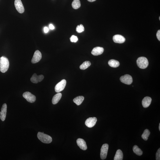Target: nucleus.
Listing matches in <instances>:
<instances>
[{
    "label": "nucleus",
    "instance_id": "obj_28",
    "mask_svg": "<svg viewBox=\"0 0 160 160\" xmlns=\"http://www.w3.org/2000/svg\"><path fill=\"white\" fill-rule=\"evenodd\" d=\"M157 38L159 41H160V30L158 31L156 34Z\"/></svg>",
    "mask_w": 160,
    "mask_h": 160
},
{
    "label": "nucleus",
    "instance_id": "obj_12",
    "mask_svg": "<svg viewBox=\"0 0 160 160\" xmlns=\"http://www.w3.org/2000/svg\"><path fill=\"white\" fill-rule=\"evenodd\" d=\"M7 109V104L6 103H4L2 107L1 112H0V119L3 121H5L6 117Z\"/></svg>",
    "mask_w": 160,
    "mask_h": 160
},
{
    "label": "nucleus",
    "instance_id": "obj_10",
    "mask_svg": "<svg viewBox=\"0 0 160 160\" xmlns=\"http://www.w3.org/2000/svg\"><path fill=\"white\" fill-rule=\"evenodd\" d=\"M41 58V53L39 51L37 50L34 52L31 62L33 64H35L39 61Z\"/></svg>",
    "mask_w": 160,
    "mask_h": 160
},
{
    "label": "nucleus",
    "instance_id": "obj_25",
    "mask_svg": "<svg viewBox=\"0 0 160 160\" xmlns=\"http://www.w3.org/2000/svg\"><path fill=\"white\" fill-rule=\"evenodd\" d=\"M85 29L83 25L82 24H81L79 25H78L76 29V30L77 32L78 33L82 32L84 31Z\"/></svg>",
    "mask_w": 160,
    "mask_h": 160
},
{
    "label": "nucleus",
    "instance_id": "obj_20",
    "mask_svg": "<svg viewBox=\"0 0 160 160\" xmlns=\"http://www.w3.org/2000/svg\"><path fill=\"white\" fill-rule=\"evenodd\" d=\"M84 99V97L82 96H80L76 97L73 99L74 102L78 106L81 105L83 102Z\"/></svg>",
    "mask_w": 160,
    "mask_h": 160
},
{
    "label": "nucleus",
    "instance_id": "obj_17",
    "mask_svg": "<svg viewBox=\"0 0 160 160\" xmlns=\"http://www.w3.org/2000/svg\"><path fill=\"white\" fill-rule=\"evenodd\" d=\"M62 97L61 93H58L55 95L52 98V103L54 104H56L59 102Z\"/></svg>",
    "mask_w": 160,
    "mask_h": 160
},
{
    "label": "nucleus",
    "instance_id": "obj_18",
    "mask_svg": "<svg viewBox=\"0 0 160 160\" xmlns=\"http://www.w3.org/2000/svg\"><path fill=\"white\" fill-rule=\"evenodd\" d=\"M123 159V154L121 150H117L114 158V160H122Z\"/></svg>",
    "mask_w": 160,
    "mask_h": 160
},
{
    "label": "nucleus",
    "instance_id": "obj_13",
    "mask_svg": "<svg viewBox=\"0 0 160 160\" xmlns=\"http://www.w3.org/2000/svg\"><path fill=\"white\" fill-rule=\"evenodd\" d=\"M113 40L116 43H122L126 41V39L123 36L119 34L115 35L113 37Z\"/></svg>",
    "mask_w": 160,
    "mask_h": 160
},
{
    "label": "nucleus",
    "instance_id": "obj_23",
    "mask_svg": "<svg viewBox=\"0 0 160 160\" xmlns=\"http://www.w3.org/2000/svg\"><path fill=\"white\" fill-rule=\"evenodd\" d=\"M133 150L134 153L138 156H141L143 154V152L137 145H135L134 146Z\"/></svg>",
    "mask_w": 160,
    "mask_h": 160
},
{
    "label": "nucleus",
    "instance_id": "obj_1",
    "mask_svg": "<svg viewBox=\"0 0 160 160\" xmlns=\"http://www.w3.org/2000/svg\"><path fill=\"white\" fill-rule=\"evenodd\" d=\"M9 62L8 59L5 56H2L0 58V71L4 73L8 69Z\"/></svg>",
    "mask_w": 160,
    "mask_h": 160
},
{
    "label": "nucleus",
    "instance_id": "obj_2",
    "mask_svg": "<svg viewBox=\"0 0 160 160\" xmlns=\"http://www.w3.org/2000/svg\"><path fill=\"white\" fill-rule=\"evenodd\" d=\"M38 137L42 143L48 144H50L52 141L51 137L45 134L42 132H39L38 134Z\"/></svg>",
    "mask_w": 160,
    "mask_h": 160
},
{
    "label": "nucleus",
    "instance_id": "obj_11",
    "mask_svg": "<svg viewBox=\"0 0 160 160\" xmlns=\"http://www.w3.org/2000/svg\"><path fill=\"white\" fill-rule=\"evenodd\" d=\"M44 78V76L43 75L38 76L36 73H34L31 78L30 80L31 82L33 83H38L42 81Z\"/></svg>",
    "mask_w": 160,
    "mask_h": 160
},
{
    "label": "nucleus",
    "instance_id": "obj_31",
    "mask_svg": "<svg viewBox=\"0 0 160 160\" xmlns=\"http://www.w3.org/2000/svg\"><path fill=\"white\" fill-rule=\"evenodd\" d=\"M87 1L89 2H92L96 1V0H87Z\"/></svg>",
    "mask_w": 160,
    "mask_h": 160
},
{
    "label": "nucleus",
    "instance_id": "obj_5",
    "mask_svg": "<svg viewBox=\"0 0 160 160\" xmlns=\"http://www.w3.org/2000/svg\"><path fill=\"white\" fill-rule=\"evenodd\" d=\"M109 149L108 144H103L101 147V150L100 157L102 159H104L106 158Z\"/></svg>",
    "mask_w": 160,
    "mask_h": 160
},
{
    "label": "nucleus",
    "instance_id": "obj_22",
    "mask_svg": "<svg viewBox=\"0 0 160 160\" xmlns=\"http://www.w3.org/2000/svg\"><path fill=\"white\" fill-rule=\"evenodd\" d=\"M91 65L90 62L86 61L83 63L80 66V68L81 70H85L89 67Z\"/></svg>",
    "mask_w": 160,
    "mask_h": 160
},
{
    "label": "nucleus",
    "instance_id": "obj_14",
    "mask_svg": "<svg viewBox=\"0 0 160 160\" xmlns=\"http://www.w3.org/2000/svg\"><path fill=\"white\" fill-rule=\"evenodd\" d=\"M77 143L78 146L81 149L85 150L87 149L86 144L84 140L82 138H79L77 140Z\"/></svg>",
    "mask_w": 160,
    "mask_h": 160
},
{
    "label": "nucleus",
    "instance_id": "obj_15",
    "mask_svg": "<svg viewBox=\"0 0 160 160\" xmlns=\"http://www.w3.org/2000/svg\"><path fill=\"white\" fill-rule=\"evenodd\" d=\"M104 49L101 47H97L93 49L91 54L94 56H97L102 54L104 51Z\"/></svg>",
    "mask_w": 160,
    "mask_h": 160
},
{
    "label": "nucleus",
    "instance_id": "obj_32",
    "mask_svg": "<svg viewBox=\"0 0 160 160\" xmlns=\"http://www.w3.org/2000/svg\"><path fill=\"white\" fill-rule=\"evenodd\" d=\"M159 131H160V123L159 124Z\"/></svg>",
    "mask_w": 160,
    "mask_h": 160
},
{
    "label": "nucleus",
    "instance_id": "obj_7",
    "mask_svg": "<svg viewBox=\"0 0 160 160\" xmlns=\"http://www.w3.org/2000/svg\"><path fill=\"white\" fill-rule=\"evenodd\" d=\"M120 79L122 83L128 85H130L133 81L132 77L129 75L122 76L120 77Z\"/></svg>",
    "mask_w": 160,
    "mask_h": 160
},
{
    "label": "nucleus",
    "instance_id": "obj_30",
    "mask_svg": "<svg viewBox=\"0 0 160 160\" xmlns=\"http://www.w3.org/2000/svg\"><path fill=\"white\" fill-rule=\"evenodd\" d=\"M49 28L51 30H53L55 28L54 25L52 24H50L49 25Z\"/></svg>",
    "mask_w": 160,
    "mask_h": 160
},
{
    "label": "nucleus",
    "instance_id": "obj_21",
    "mask_svg": "<svg viewBox=\"0 0 160 160\" xmlns=\"http://www.w3.org/2000/svg\"><path fill=\"white\" fill-rule=\"evenodd\" d=\"M72 6L74 9H77L81 6V2L79 0H74L72 3Z\"/></svg>",
    "mask_w": 160,
    "mask_h": 160
},
{
    "label": "nucleus",
    "instance_id": "obj_6",
    "mask_svg": "<svg viewBox=\"0 0 160 160\" xmlns=\"http://www.w3.org/2000/svg\"><path fill=\"white\" fill-rule=\"evenodd\" d=\"M67 82L65 79L62 80L56 85L55 91L56 92L59 93L63 91L66 86Z\"/></svg>",
    "mask_w": 160,
    "mask_h": 160
},
{
    "label": "nucleus",
    "instance_id": "obj_24",
    "mask_svg": "<svg viewBox=\"0 0 160 160\" xmlns=\"http://www.w3.org/2000/svg\"><path fill=\"white\" fill-rule=\"evenodd\" d=\"M150 134V132L149 130L146 129L144 130L141 137L143 139L145 140H147L148 139Z\"/></svg>",
    "mask_w": 160,
    "mask_h": 160
},
{
    "label": "nucleus",
    "instance_id": "obj_3",
    "mask_svg": "<svg viewBox=\"0 0 160 160\" xmlns=\"http://www.w3.org/2000/svg\"><path fill=\"white\" fill-rule=\"evenodd\" d=\"M136 62L138 67L141 69H146L149 65V62L147 58L144 57L138 58Z\"/></svg>",
    "mask_w": 160,
    "mask_h": 160
},
{
    "label": "nucleus",
    "instance_id": "obj_27",
    "mask_svg": "<svg viewBox=\"0 0 160 160\" xmlns=\"http://www.w3.org/2000/svg\"><path fill=\"white\" fill-rule=\"evenodd\" d=\"M156 160H160V148L158 150L156 154Z\"/></svg>",
    "mask_w": 160,
    "mask_h": 160
},
{
    "label": "nucleus",
    "instance_id": "obj_19",
    "mask_svg": "<svg viewBox=\"0 0 160 160\" xmlns=\"http://www.w3.org/2000/svg\"><path fill=\"white\" fill-rule=\"evenodd\" d=\"M108 64L110 67L113 68H117L120 66L119 62L118 60L114 59H111L109 60Z\"/></svg>",
    "mask_w": 160,
    "mask_h": 160
},
{
    "label": "nucleus",
    "instance_id": "obj_26",
    "mask_svg": "<svg viewBox=\"0 0 160 160\" xmlns=\"http://www.w3.org/2000/svg\"><path fill=\"white\" fill-rule=\"evenodd\" d=\"M70 40L72 42H76L78 40L77 37L73 35L70 38Z\"/></svg>",
    "mask_w": 160,
    "mask_h": 160
},
{
    "label": "nucleus",
    "instance_id": "obj_9",
    "mask_svg": "<svg viewBox=\"0 0 160 160\" xmlns=\"http://www.w3.org/2000/svg\"><path fill=\"white\" fill-rule=\"evenodd\" d=\"M97 121V119L95 117L89 118L86 120L85 125L88 127L91 128L95 125Z\"/></svg>",
    "mask_w": 160,
    "mask_h": 160
},
{
    "label": "nucleus",
    "instance_id": "obj_4",
    "mask_svg": "<svg viewBox=\"0 0 160 160\" xmlns=\"http://www.w3.org/2000/svg\"><path fill=\"white\" fill-rule=\"evenodd\" d=\"M23 96L28 102L31 103L34 102L36 100V96L29 92H26L23 93Z\"/></svg>",
    "mask_w": 160,
    "mask_h": 160
},
{
    "label": "nucleus",
    "instance_id": "obj_8",
    "mask_svg": "<svg viewBox=\"0 0 160 160\" xmlns=\"http://www.w3.org/2000/svg\"><path fill=\"white\" fill-rule=\"evenodd\" d=\"M15 6L16 10L19 13H22L24 12V7L21 0H15Z\"/></svg>",
    "mask_w": 160,
    "mask_h": 160
},
{
    "label": "nucleus",
    "instance_id": "obj_29",
    "mask_svg": "<svg viewBox=\"0 0 160 160\" xmlns=\"http://www.w3.org/2000/svg\"><path fill=\"white\" fill-rule=\"evenodd\" d=\"M44 32L45 33H48V32L49 31V29L48 27H45L44 29Z\"/></svg>",
    "mask_w": 160,
    "mask_h": 160
},
{
    "label": "nucleus",
    "instance_id": "obj_33",
    "mask_svg": "<svg viewBox=\"0 0 160 160\" xmlns=\"http://www.w3.org/2000/svg\"><path fill=\"white\" fill-rule=\"evenodd\" d=\"M159 20H160V17H159Z\"/></svg>",
    "mask_w": 160,
    "mask_h": 160
},
{
    "label": "nucleus",
    "instance_id": "obj_16",
    "mask_svg": "<svg viewBox=\"0 0 160 160\" xmlns=\"http://www.w3.org/2000/svg\"><path fill=\"white\" fill-rule=\"evenodd\" d=\"M152 101L151 97L147 96L143 99L142 101V105L144 108H146L149 107L151 104Z\"/></svg>",
    "mask_w": 160,
    "mask_h": 160
}]
</instances>
